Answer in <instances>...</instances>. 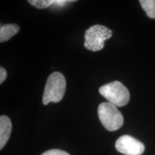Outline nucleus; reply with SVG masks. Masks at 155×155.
<instances>
[{"label":"nucleus","instance_id":"nucleus-1","mask_svg":"<svg viewBox=\"0 0 155 155\" xmlns=\"http://www.w3.org/2000/svg\"><path fill=\"white\" fill-rule=\"evenodd\" d=\"M66 89V81L64 75L54 72L48 77L42 96V103L48 105L50 102L58 103L63 99Z\"/></svg>","mask_w":155,"mask_h":155},{"label":"nucleus","instance_id":"nucleus-2","mask_svg":"<svg viewBox=\"0 0 155 155\" xmlns=\"http://www.w3.org/2000/svg\"><path fill=\"white\" fill-rule=\"evenodd\" d=\"M99 93L108 102L119 107L127 105L130 99L129 90L119 81L104 85L99 88Z\"/></svg>","mask_w":155,"mask_h":155},{"label":"nucleus","instance_id":"nucleus-3","mask_svg":"<svg viewBox=\"0 0 155 155\" xmlns=\"http://www.w3.org/2000/svg\"><path fill=\"white\" fill-rule=\"evenodd\" d=\"M98 117L101 124L108 131H116L124 124V116L121 112L111 103L104 102L98 108Z\"/></svg>","mask_w":155,"mask_h":155},{"label":"nucleus","instance_id":"nucleus-4","mask_svg":"<svg viewBox=\"0 0 155 155\" xmlns=\"http://www.w3.org/2000/svg\"><path fill=\"white\" fill-rule=\"evenodd\" d=\"M112 35V31L104 25H93L85 32L84 46L91 51H99L104 48L106 40L111 38Z\"/></svg>","mask_w":155,"mask_h":155},{"label":"nucleus","instance_id":"nucleus-5","mask_svg":"<svg viewBox=\"0 0 155 155\" xmlns=\"http://www.w3.org/2000/svg\"><path fill=\"white\" fill-rule=\"evenodd\" d=\"M115 146L118 152L125 155H141L145 149L143 143L129 135L120 137Z\"/></svg>","mask_w":155,"mask_h":155},{"label":"nucleus","instance_id":"nucleus-6","mask_svg":"<svg viewBox=\"0 0 155 155\" xmlns=\"http://www.w3.org/2000/svg\"><path fill=\"white\" fill-rule=\"evenodd\" d=\"M12 122L9 117L6 116H1L0 117V149L3 147L9 140L12 132Z\"/></svg>","mask_w":155,"mask_h":155},{"label":"nucleus","instance_id":"nucleus-7","mask_svg":"<svg viewBox=\"0 0 155 155\" xmlns=\"http://www.w3.org/2000/svg\"><path fill=\"white\" fill-rule=\"evenodd\" d=\"M19 27L17 25L8 24L2 25L0 28V42H5L18 33Z\"/></svg>","mask_w":155,"mask_h":155},{"label":"nucleus","instance_id":"nucleus-8","mask_svg":"<svg viewBox=\"0 0 155 155\" xmlns=\"http://www.w3.org/2000/svg\"><path fill=\"white\" fill-rule=\"evenodd\" d=\"M74 1L68 0H30L28 2L38 9H45L51 5L63 6L68 2H73Z\"/></svg>","mask_w":155,"mask_h":155},{"label":"nucleus","instance_id":"nucleus-9","mask_svg":"<svg viewBox=\"0 0 155 155\" xmlns=\"http://www.w3.org/2000/svg\"><path fill=\"white\" fill-rule=\"evenodd\" d=\"M139 2L147 16L151 19H155V0H140Z\"/></svg>","mask_w":155,"mask_h":155},{"label":"nucleus","instance_id":"nucleus-10","mask_svg":"<svg viewBox=\"0 0 155 155\" xmlns=\"http://www.w3.org/2000/svg\"><path fill=\"white\" fill-rule=\"evenodd\" d=\"M42 155H70L68 153L61 150H50L44 152Z\"/></svg>","mask_w":155,"mask_h":155},{"label":"nucleus","instance_id":"nucleus-11","mask_svg":"<svg viewBox=\"0 0 155 155\" xmlns=\"http://www.w3.org/2000/svg\"><path fill=\"white\" fill-rule=\"evenodd\" d=\"M7 71L4 68H0V83H2L7 78Z\"/></svg>","mask_w":155,"mask_h":155}]
</instances>
